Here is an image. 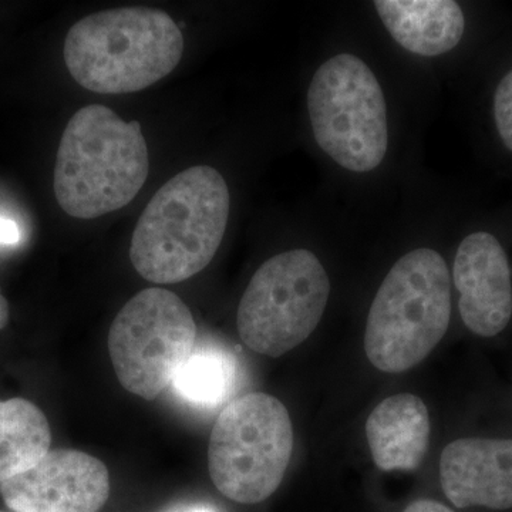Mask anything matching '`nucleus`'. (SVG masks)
Wrapping results in <instances>:
<instances>
[{
    "mask_svg": "<svg viewBox=\"0 0 512 512\" xmlns=\"http://www.w3.org/2000/svg\"><path fill=\"white\" fill-rule=\"evenodd\" d=\"M148 170L140 123L92 104L76 111L64 128L53 177L56 200L70 217L96 220L130 204Z\"/></svg>",
    "mask_w": 512,
    "mask_h": 512,
    "instance_id": "nucleus-2",
    "label": "nucleus"
},
{
    "mask_svg": "<svg viewBox=\"0 0 512 512\" xmlns=\"http://www.w3.org/2000/svg\"><path fill=\"white\" fill-rule=\"evenodd\" d=\"M494 120L498 136L512 153V70L505 74L495 90Z\"/></svg>",
    "mask_w": 512,
    "mask_h": 512,
    "instance_id": "nucleus-16",
    "label": "nucleus"
},
{
    "mask_svg": "<svg viewBox=\"0 0 512 512\" xmlns=\"http://www.w3.org/2000/svg\"><path fill=\"white\" fill-rule=\"evenodd\" d=\"M229 205L228 185L210 165L175 175L137 222L130 247L134 269L154 284H178L200 274L224 239Z\"/></svg>",
    "mask_w": 512,
    "mask_h": 512,
    "instance_id": "nucleus-1",
    "label": "nucleus"
},
{
    "mask_svg": "<svg viewBox=\"0 0 512 512\" xmlns=\"http://www.w3.org/2000/svg\"><path fill=\"white\" fill-rule=\"evenodd\" d=\"M50 443L49 421L36 404L25 399L0 402V484L39 463Z\"/></svg>",
    "mask_w": 512,
    "mask_h": 512,
    "instance_id": "nucleus-14",
    "label": "nucleus"
},
{
    "mask_svg": "<svg viewBox=\"0 0 512 512\" xmlns=\"http://www.w3.org/2000/svg\"><path fill=\"white\" fill-rule=\"evenodd\" d=\"M329 295V276L311 251L272 256L252 276L239 302V336L259 355H285L318 328Z\"/></svg>",
    "mask_w": 512,
    "mask_h": 512,
    "instance_id": "nucleus-7",
    "label": "nucleus"
},
{
    "mask_svg": "<svg viewBox=\"0 0 512 512\" xmlns=\"http://www.w3.org/2000/svg\"><path fill=\"white\" fill-rule=\"evenodd\" d=\"M234 375V365L224 353L194 349L171 384L187 402L215 406L228 396Z\"/></svg>",
    "mask_w": 512,
    "mask_h": 512,
    "instance_id": "nucleus-15",
    "label": "nucleus"
},
{
    "mask_svg": "<svg viewBox=\"0 0 512 512\" xmlns=\"http://www.w3.org/2000/svg\"><path fill=\"white\" fill-rule=\"evenodd\" d=\"M0 512H3V511H0Z\"/></svg>",
    "mask_w": 512,
    "mask_h": 512,
    "instance_id": "nucleus-21",
    "label": "nucleus"
},
{
    "mask_svg": "<svg viewBox=\"0 0 512 512\" xmlns=\"http://www.w3.org/2000/svg\"><path fill=\"white\" fill-rule=\"evenodd\" d=\"M292 450V421L284 404L271 394H245L222 410L212 429V483L235 503H261L284 480Z\"/></svg>",
    "mask_w": 512,
    "mask_h": 512,
    "instance_id": "nucleus-5",
    "label": "nucleus"
},
{
    "mask_svg": "<svg viewBox=\"0 0 512 512\" xmlns=\"http://www.w3.org/2000/svg\"><path fill=\"white\" fill-rule=\"evenodd\" d=\"M450 272L439 252L402 256L384 278L367 316L365 352L376 369L402 373L419 365L446 335Z\"/></svg>",
    "mask_w": 512,
    "mask_h": 512,
    "instance_id": "nucleus-4",
    "label": "nucleus"
},
{
    "mask_svg": "<svg viewBox=\"0 0 512 512\" xmlns=\"http://www.w3.org/2000/svg\"><path fill=\"white\" fill-rule=\"evenodd\" d=\"M375 8L393 39L414 55H444L466 30L463 9L453 0H377Z\"/></svg>",
    "mask_w": 512,
    "mask_h": 512,
    "instance_id": "nucleus-13",
    "label": "nucleus"
},
{
    "mask_svg": "<svg viewBox=\"0 0 512 512\" xmlns=\"http://www.w3.org/2000/svg\"><path fill=\"white\" fill-rule=\"evenodd\" d=\"M190 308L167 289L137 293L123 306L109 332V352L121 386L154 400L173 383L194 352Z\"/></svg>",
    "mask_w": 512,
    "mask_h": 512,
    "instance_id": "nucleus-8",
    "label": "nucleus"
},
{
    "mask_svg": "<svg viewBox=\"0 0 512 512\" xmlns=\"http://www.w3.org/2000/svg\"><path fill=\"white\" fill-rule=\"evenodd\" d=\"M9 322V303L5 296L0 292V330L5 328Z\"/></svg>",
    "mask_w": 512,
    "mask_h": 512,
    "instance_id": "nucleus-20",
    "label": "nucleus"
},
{
    "mask_svg": "<svg viewBox=\"0 0 512 512\" xmlns=\"http://www.w3.org/2000/svg\"><path fill=\"white\" fill-rule=\"evenodd\" d=\"M20 241V229L15 221L0 215V245H15Z\"/></svg>",
    "mask_w": 512,
    "mask_h": 512,
    "instance_id": "nucleus-17",
    "label": "nucleus"
},
{
    "mask_svg": "<svg viewBox=\"0 0 512 512\" xmlns=\"http://www.w3.org/2000/svg\"><path fill=\"white\" fill-rule=\"evenodd\" d=\"M165 512H215L211 507L202 504H185L178 505V507L171 508Z\"/></svg>",
    "mask_w": 512,
    "mask_h": 512,
    "instance_id": "nucleus-19",
    "label": "nucleus"
},
{
    "mask_svg": "<svg viewBox=\"0 0 512 512\" xmlns=\"http://www.w3.org/2000/svg\"><path fill=\"white\" fill-rule=\"evenodd\" d=\"M430 416L414 394H394L377 404L366 421V437L380 470H414L430 443Z\"/></svg>",
    "mask_w": 512,
    "mask_h": 512,
    "instance_id": "nucleus-12",
    "label": "nucleus"
},
{
    "mask_svg": "<svg viewBox=\"0 0 512 512\" xmlns=\"http://www.w3.org/2000/svg\"><path fill=\"white\" fill-rule=\"evenodd\" d=\"M318 146L353 173L379 167L389 146L382 86L362 59L342 53L319 67L308 90Z\"/></svg>",
    "mask_w": 512,
    "mask_h": 512,
    "instance_id": "nucleus-6",
    "label": "nucleus"
},
{
    "mask_svg": "<svg viewBox=\"0 0 512 512\" xmlns=\"http://www.w3.org/2000/svg\"><path fill=\"white\" fill-rule=\"evenodd\" d=\"M184 37L160 9L119 8L93 13L72 26L64 63L90 92L128 94L153 86L181 62Z\"/></svg>",
    "mask_w": 512,
    "mask_h": 512,
    "instance_id": "nucleus-3",
    "label": "nucleus"
},
{
    "mask_svg": "<svg viewBox=\"0 0 512 512\" xmlns=\"http://www.w3.org/2000/svg\"><path fill=\"white\" fill-rule=\"evenodd\" d=\"M454 284L460 292L461 319L471 332L493 338L512 316L511 268L493 234L474 232L463 239L454 259Z\"/></svg>",
    "mask_w": 512,
    "mask_h": 512,
    "instance_id": "nucleus-10",
    "label": "nucleus"
},
{
    "mask_svg": "<svg viewBox=\"0 0 512 512\" xmlns=\"http://www.w3.org/2000/svg\"><path fill=\"white\" fill-rule=\"evenodd\" d=\"M0 494L15 512H97L109 500L110 474L83 451L53 450L0 484Z\"/></svg>",
    "mask_w": 512,
    "mask_h": 512,
    "instance_id": "nucleus-9",
    "label": "nucleus"
},
{
    "mask_svg": "<svg viewBox=\"0 0 512 512\" xmlns=\"http://www.w3.org/2000/svg\"><path fill=\"white\" fill-rule=\"evenodd\" d=\"M444 494L457 508H512V440L460 439L440 458Z\"/></svg>",
    "mask_w": 512,
    "mask_h": 512,
    "instance_id": "nucleus-11",
    "label": "nucleus"
},
{
    "mask_svg": "<svg viewBox=\"0 0 512 512\" xmlns=\"http://www.w3.org/2000/svg\"><path fill=\"white\" fill-rule=\"evenodd\" d=\"M403 512H454L451 511L450 508H447L446 505L437 503V501L431 500H419L414 501L413 504H410L409 507L406 508Z\"/></svg>",
    "mask_w": 512,
    "mask_h": 512,
    "instance_id": "nucleus-18",
    "label": "nucleus"
}]
</instances>
